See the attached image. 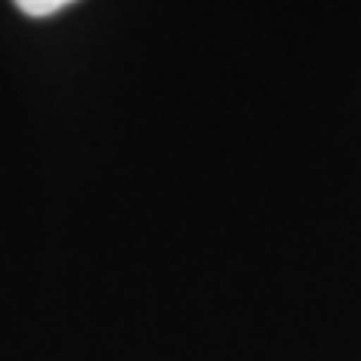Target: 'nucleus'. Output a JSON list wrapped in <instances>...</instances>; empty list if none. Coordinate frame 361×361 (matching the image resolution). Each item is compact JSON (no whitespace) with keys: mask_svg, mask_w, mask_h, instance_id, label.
Listing matches in <instances>:
<instances>
[{"mask_svg":"<svg viewBox=\"0 0 361 361\" xmlns=\"http://www.w3.org/2000/svg\"><path fill=\"white\" fill-rule=\"evenodd\" d=\"M13 4L21 9V13H27L33 18H42V16H54L58 9L75 4V0H13Z\"/></svg>","mask_w":361,"mask_h":361,"instance_id":"1","label":"nucleus"}]
</instances>
